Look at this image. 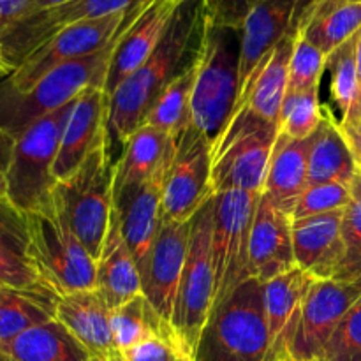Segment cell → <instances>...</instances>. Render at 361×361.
Listing matches in <instances>:
<instances>
[{
    "mask_svg": "<svg viewBox=\"0 0 361 361\" xmlns=\"http://www.w3.org/2000/svg\"><path fill=\"white\" fill-rule=\"evenodd\" d=\"M300 2L302 0H261L245 18L240 28L238 95L259 63L293 28Z\"/></svg>",
    "mask_w": 361,
    "mask_h": 361,
    "instance_id": "obj_22",
    "label": "cell"
},
{
    "mask_svg": "<svg viewBox=\"0 0 361 361\" xmlns=\"http://www.w3.org/2000/svg\"><path fill=\"white\" fill-rule=\"evenodd\" d=\"M210 23L207 0H183L157 48L109 95L106 136L115 161L164 88L197 62Z\"/></svg>",
    "mask_w": 361,
    "mask_h": 361,
    "instance_id": "obj_1",
    "label": "cell"
},
{
    "mask_svg": "<svg viewBox=\"0 0 361 361\" xmlns=\"http://www.w3.org/2000/svg\"><path fill=\"white\" fill-rule=\"evenodd\" d=\"M295 37L296 32L291 28L254 71L236 101V104L247 102L257 115L271 123H279L282 102L289 90V62Z\"/></svg>",
    "mask_w": 361,
    "mask_h": 361,
    "instance_id": "obj_26",
    "label": "cell"
},
{
    "mask_svg": "<svg viewBox=\"0 0 361 361\" xmlns=\"http://www.w3.org/2000/svg\"><path fill=\"white\" fill-rule=\"evenodd\" d=\"M169 159L150 180L123 189L113 197V204L118 212L123 240L136 261L140 277L147 267L152 247L162 224V185H164Z\"/></svg>",
    "mask_w": 361,
    "mask_h": 361,
    "instance_id": "obj_16",
    "label": "cell"
},
{
    "mask_svg": "<svg viewBox=\"0 0 361 361\" xmlns=\"http://www.w3.org/2000/svg\"><path fill=\"white\" fill-rule=\"evenodd\" d=\"M111 310L95 289L71 293L56 300L55 319L87 349L90 358L109 360L116 355L109 324Z\"/></svg>",
    "mask_w": 361,
    "mask_h": 361,
    "instance_id": "obj_23",
    "label": "cell"
},
{
    "mask_svg": "<svg viewBox=\"0 0 361 361\" xmlns=\"http://www.w3.org/2000/svg\"><path fill=\"white\" fill-rule=\"evenodd\" d=\"M296 32V30H295ZM326 59L312 42L296 34L289 62V90L302 92L321 87V78L326 69Z\"/></svg>",
    "mask_w": 361,
    "mask_h": 361,
    "instance_id": "obj_38",
    "label": "cell"
},
{
    "mask_svg": "<svg viewBox=\"0 0 361 361\" xmlns=\"http://www.w3.org/2000/svg\"><path fill=\"white\" fill-rule=\"evenodd\" d=\"M212 145L192 123L180 134L162 185V219L189 222L212 194Z\"/></svg>",
    "mask_w": 361,
    "mask_h": 361,
    "instance_id": "obj_13",
    "label": "cell"
},
{
    "mask_svg": "<svg viewBox=\"0 0 361 361\" xmlns=\"http://www.w3.org/2000/svg\"><path fill=\"white\" fill-rule=\"evenodd\" d=\"M356 35L326 59V69L330 73V94L335 108L341 113L338 123L349 118L358 101L360 81L358 67H356Z\"/></svg>",
    "mask_w": 361,
    "mask_h": 361,
    "instance_id": "obj_34",
    "label": "cell"
},
{
    "mask_svg": "<svg viewBox=\"0 0 361 361\" xmlns=\"http://www.w3.org/2000/svg\"><path fill=\"white\" fill-rule=\"evenodd\" d=\"M295 267L291 217L261 192L250 233V279L267 284Z\"/></svg>",
    "mask_w": 361,
    "mask_h": 361,
    "instance_id": "obj_17",
    "label": "cell"
},
{
    "mask_svg": "<svg viewBox=\"0 0 361 361\" xmlns=\"http://www.w3.org/2000/svg\"><path fill=\"white\" fill-rule=\"evenodd\" d=\"M109 324L113 342L120 355H126L134 345L152 337H178L173 324L155 312L145 295L136 296L118 309L111 310Z\"/></svg>",
    "mask_w": 361,
    "mask_h": 361,
    "instance_id": "obj_32",
    "label": "cell"
},
{
    "mask_svg": "<svg viewBox=\"0 0 361 361\" xmlns=\"http://www.w3.org/2000/svg\"><path fill=\"white\" fill-rule=\"evenodd\" d=\"M317 361H361V298L345 314Z\"/></svg>",
    "mask_w": 361,
    "mask_h": 361,
    "instance_id": "obj_39",
    "label": "cell"
},
{
    "mask_svg": "<svg viewBox=\"0 0 361 361\" xmlns=\"http://www.w3.org/2000/svg\"><path fill=\"white\" fill-rule=\"evenodd\" d=\"M189 222H171L162 219L161 229L152 247L150 257L141 274V289L155 312L173 323L180 279L185 267L190 236Z\"/></svg>",
    "mask_w": 361,
    "mask_h": 361,
    "instance_id": "obj_15",
    "label": "cell"
},
{
    "mask_svg": "<svg viewBox=\"0 0 361 361\" xmlns=\"http://www.w3.org/2000/svg\"><path fill=\"white\" fill-rule=\"evenodd\" d=\"M342 240L344 261L335 281H356L361 279V171L351 182V200L342 217Z\"/></svg>",
    "mask_w": 361,
    "mask_h": 361,
    "instance_id": "obj_36",
    "label": "cell"
},
{
    "mask_svg": "<svg viewBox=\"0 0 361 361\" xmlns=\"http://www.w3.org/2000/svg\"><path fill=\"white\" fill-rule=\"evenodd\" d=\"M0 361H18V360L13 358V356H11L9 353L4 351V349H0Z\"/></svg>",
    "mask_w": 361,
    "mask_h": 361,
    "instance_id": "obj_47",
    "label": "cell"
},
{
    "mask_svg": "<svg viewBox=\"0 0 361 361\" xmlns=\"http://www.w3.org/2000/svg\"><path fill=\"white\" fill-rule=\"evenodd\" d=\"M358 173L348 141L331 113H324L312 137L309 155V185L351 183Z\"/></svg>",
    "mask_w": 361,
    "mask_h": 361,
    "instance_id": "obj_29",
    "label": "cell"
},
{
    "mask_svg": "<svg viewBox=\"0 0 361 361\" xmlns=\"http://www.w3.org/2000/svg\"><path fill=\"white\" fill-rule=\"evenodd\" d=\"M196 69L197 62L164 88L143 123L155 127L171 137H178L187 129L190 123V97Z\"/></svg>",
    "mask_w": 361,
    "mask_h": 361,
    "instance_id": "obj_33",
    "label": "cell"
},
{
    "mask_svg": "<svg viewBox=\"0 0 361 361\" xmlns=\"http://www.w3.org/2000/svg\"><path fill=\"white\" fill-rule=\"evenodd\" d=\"M293 28L330 56L361 30V2L316 0L296 13Z\"/></svg>",
    "mask_w": 361,
    "mask_h": 361,
    "instance_id": "obj_24",
    "label": "cell"
},
{
    "mask_svg": "<svg viewBox=\"0 0 361 361\" xmlns=\"http://www.w3.org/2000/svg\"><path fill=\"white\" fill-rule=\"evenodd\" d=\"M147 0H73L20 18L0 30V73L11 74L59 32L74 23L111 16Z\"/></svg>",
    "mask_w": 361,
    "mask_h": 361,
    "instance_id": "obj_11",
    "label": "cell"
},
{
    "mask_svg": "<svg viewBox=\"0 0 361 361\" xmlns=\"http://www.w3.org/2000/svg\"><path fill=\"white\" fill-rule=\"evenodd\" d=\"M289 361H298V360H289Z\"/></svg>",
    "mask_w": 361,
    "mask_h": 361,
    "instance_id": "obj_50",
    "label": "cell"
},
{
    "mask_svg": "<svg viewBox=\"0 0 361 361\" xmlns=\"http://www.w3.org/2000/svg\"><path fill=\"white\" fill-rule=\"evenodd\" d=\"M74 101L32 123L13 140L6 168L7 200L23 214L41 210L51 200L56 183L53 168Z\"/></svg>",
    "mask_w": 361,
    "mask_h": 361,
    "instance_id": "obj_8",
    "label": "cell"
},
{
    "mask_svg": "<svg viewBox=\"0 0 361 361\" xmlns=\"http://www.w3.org/2000/svg\"><path fill=\"white\" fill-rule=\"evenodd\" d=\"M95 264H97V291L101 293L109 310L118 309L123 303L143 295L140 271L123 240L115 204H113L104 245Z\"/></svg>",
    "mask_w": 361,
    "mask_h": 361,
    "instance_id": "obj_25",
    "label": "cell"
},
{
    "mask_svg": "<svg viewBox=\"0 0 361 361\" xmlns=\"http://www.w3.org/2000/svg\"><path fill=\"white\" fill-rule=\"evenodd\" d=\"M356 67H358V81H360V94H358V101H356L355 108H353L351 115L345 122H351V120H358L361 118V30L356 35ZM342 122V123H345Z\"/></svg>",
    "mask_w": 361,
    "mask_h": 361,
    "instance_id": "obj_46",
    "label": "cell"
},
{
    "mask_svg": "<svg viewBox=\"0 0 361 361\" xmlns=\"http://www.w3.org/2000/svg\"><path fill=\"white\" fill-rule=\"evenodd\" d=\"M88 361H104V360H99V358H90Z\"/></svg>",
    "mask_w": 361,
    "mask_h": 361,
    "instance_id": "obj_49",
    "label": "cell"
},
{
    "mask_svg": "<svg viewBox=\"0 0 361 361\" xmlns=\"http://www.w3.org/2000/svg\"><path fill=\"white\" fill-rule=\"evenodd\" d=\"M317 279L309 271L295 267L293 270L263 284L264 312L270 334L268 361H286L291 349L293 337L298 326L305 296Z\"/></svg>",
    "mask_w": 361,
    "mask_h": 361,
    "instance_id": "obj_20",
    "label": "cell"
},
{
    "mask_svg": "<svg viewBox=\"0 0 361 361\" xmlns=\"http://www.w3.org/2000/svg\"><path fill=\"white\" fill-rule=\"evenodd\" d=\"M27 215L28 257L56 296L97 288V264L78 240L55 197Z\"/></svg>",
    "mask_w": 361,
    "mask_h": 361,
    "instance_id": "obj_7",
    "label": "cell"
},
{
    "mask_svg": "<svg viewBox=\"0 0 361 361\" xmlns=\"http://www.w3.org/2000/svg\"><path fill=\"white\" fill-rule=\"evenodd\" d=\"M4 349L18 361H88L87 349L56 319L18 335Z\"/></svg>",
    "mask_w": 361,
    "mask_h": 361,
    "instance_id": "obj_30",
    "label": "cell"
},
{
    "mask_svg": "<svg viewBox=\"0 0 361 361\" xmlns=\"http://www.w3.org/2000/svg\"><path fill=\"white\" fill-rule=\"evenodd\" d=\"M242 32L210 23L197 59L190 97V123L210 145L217 141L238 101Z\"/></svg>",
    "mask_w": 361,
    "mask_h": 361,
    "instance_id": "obj_6",
    "label": "cell"
},
{
    "mask_svg": "<svg viewBox=\"0 0 361 361\" xmlns=\"http://www.w3.org/2000/svg\"><path fill=\"white\" fill-rule=\"evenodd\" d=\"M137 4L133 9L111 16L95 18V20L80 21L63 28L51 41L35 49L14 73L4 74L6 81L18 92H25L34 87L42 76L62 63L83 59L108 46L130 21L140 16L147 4Z\"/></svg>",
    "mask_w": 361,
    "mask_h": 361,
    "instance_id": "obj_12",
    "label": "cell"
},
{
    "mask_svg": "<svg viewBox=\"0 0 361 361\" xmlns=\"http://www.w3.org/2000/svg\"><path fill=\"white\" fill-rule=\"evenodd\" d=\"M182 2L183 0H150L143 13L123 32L106 78L104 92L108 97L157 48Z\"/></svg>",
    "mask_w": 361,
    "mask_h": 361,
    "instance_id": "obj_18",
    "label": "cell"
},
{
    "mask_svg": "<svg viewBox=\"0 0 361 361\" xmlns=\"http://www.w3.org/2000/svg\"><path fill=\"white\" fill-rule=\"evenodd\" d=\"M277 136V123L264 120L247 102H238L212 145V194L263 192Z\"/></svg>",
    "mask_w": 361,
    "mask_h": 361,
    "instance_id": "obj_3",
    "label": "cell"
},
{
    "mask_svg": "<svg viewBox=\"0 0 361 361\" xmlns=\"http://www.w3.org/2000/svg\"><path fill=\"white\" fill-rule=\"evenodd\" d=\"M351 200V183H317L309 185L296 200L291 210V221L295 219L316 217L344 210Z\"/></svg>",
    "mask_w": 361,
    "mask_h": 361,
    "instance_id": "obj_37",
    "label": "cell"
},
{
    "mask_svg": "<svg viewBox=\"0 0 361 361\" xmlns=\"http://www.w3.org/2000/svg\"><path fill=\"white\" fill-rule=\"evenodd\" d=\"M32 0H0V30L25 16Z\"/></svg>",
    "mask_w": 361,
    "mask_h": 361,
    "instance_id": "obj_43",
    "label": "cell"
},
{
    "mask_svg": "<svg viewBox=\"0 0 361 361\" xmlns=\"http://www.w3.org/2000/svg\"><path fill=\"white\" fill-rule=\"evenodd\" d=\"M312 2H316V0H302V2H300V6H298V11L302 9V7L309 6V4H312ZM356 2H361V0H356ZM298 11H296V13H298Z\"/></svg>",
    "mask_w": 361,
    "mask_h": 361,
    "instance_id": "obj_48",
    "label": "cell"
},
{
    "mask_svg": "<svg viewBox=\"0 0 361 361\" xmlns=\"http://www.w3.org/2000/svg\"><path fill=\"white\" fill-rule=\"evenodd\" d=\"M361 298V279L316 281L305 296L288 360L317 361L345 314Z\"/></svg>",
    "mask_w": 361,
    "mask_h": 361,
    "instance_id": "obj_14",
    "label": "cell"
},
{
    "mask_svg": "<svg viewBox=\"0 0 361 361\" xmlns=\"http://www.w3.org/2000/svg\"><path fill=\"white\" fill-rule=\"evenodd\" d=\"M270 334L263 284L243 282L210 312L192 351V361H268Z\"/></svg>",
    "mask_w": 361,
    "mask_h": 361,
    "instance_id": "obj_4",
    "label": "cell"
},
{
    "mask_svg": "<svg viewBox=\"0 0 361 361\" xmlns=\"http://www.w3.org/2000/svg\"><path fill=\"white\" fill-rule=\"evenodd\" d=\"M59 296L0 286V348L37 324L55 319Z\"/></svg>",
    "mask_w": 361,
    "mask_h": 361,
    "instance_id": "obj_31",
    "label": "cell"
},
{
    "mask_svg": "<svg viewBox=\"0 0 361 361\" xmlns=\"http://www.w3.org/2000/svg\"><path fill=\"white\" fill-rule=\"evenodd\" d=\"M344 210L291 221L296 267L317 281H335L344 261Z\"/></svg>",
    "mask_w": 361,
    "mask_h": 361,
    "instance_id": "obj_19",
    "label": "cell"
},
{
    "mask_svg": "<svg viewBox=\"0 0 361 361\" xmlns=\"http://www.w3.org/2000/svg\"><path fill=\"white\" fill-rule=\"evenodd\" d=\"M0 245L28 257L27 215L7 197H0Z\"/></svg>",
    "mask_w": 361,
    "mask_h": 361,
    "instance_id": "obj_41",
    "label": "cell"
},
{
    "mask_svg": "<svg viewBox=\"0 0 361 361\" xmlns=\"http://www.w3.org/2000/svg\"><path fill=\"white\" fill-rule=\"evenodd\" d=\"M345 141H348L351 154L356 161V168L361 171V118L351 120V122L338 123Z\"/></svg>",
    "mask_w": 361,
    "mask_h": 361,
    "instance_id": "obj_44",
    "label": "cell"
},
{
    "mask_svg": "<svg viewBox=\"0 0 361 361\" xmlns=\"http://www.w3.org/2000/svg\"><path fill=\"white\" fill-rule=\"evenodd\" d=\"M0 286L23 289V291L55 295L42 281L41 274L30 257L21 256L7 247L0 245ZM56 296V295H55Z\"/></svg>",
    "mask_w": 361,
    "mask_h": 361,
    "instance_id": "obj_40",
    "label": "cell"
},
{
    "mask_svg": "<svg viewBox=\"0 0 361 361\" xmlns=\"http://www.w3.org/2000/svg\"><path fill=\"white\" fill-rule=\"evenodd\" d=\"M261 0H207L212 25L226 28H242L250 11Z\"/></svg>",
    "mask_w": 361,
    "mask_h": 361,
    "instance_id": "obj_42",
    "label": "cell"
},
{
    "mask_svg": "<svg viewBox=\"0 0 361 361\" xmlns=\"http://www.w3.org/2000/svg\"><path fill=\"white\" fill-rule=\"evenodd\" d=\"M129 25L108 46L83 59L55 67L25 92L14 90L0 73V134L16 140L32 123L73 102L87 88H104L113 53Z\"/></svg>",
    "mask_w": 361,
    "mask_h": 361,
    "instance_id": "obj_2",
    "label": "cell"
},
{
    "mask_svg": "<svg viewBox=\"0 0 361 361\" xmlns=\"http://www.w3.org/2000/svg\"><path fill=\"white\" fill-rule=\"evenodd\" d=\"M178 137H171L155 127L141 123L127 137L115 162L113 197L123 189L150 180L171 157Z\"/></svg>",
    "mask_w": 361,
    "mask_h": 361,
    "instance_id": "obj_28",
    "label": "cell"
},
{
    "mask_svg": "<svg viewBox=\"0 0 361 361\" xmlns=\"http://www.w3.org/2000/svg\"><path fill=\"white\" fill-rule=\"evenodd\" d=\"M11 147L13 140L4 134H0V197H7V182H6V168L9 161Z\"/></svg>",
    "mask_w": 361,
    "mask_h": 361,
    "instance_id": "obj_45",
    "label": "cell"
},
{
    "mask_svg": "<svg viewBox=\"0 0 361 361\" xmlns=\"http://www.w3.org/2000/svg\"><path fill=\"white\" fill-rule=\"evenodd\" d=\"M323 109L319 102V88L288 92L279 116V134L291 140H307L323 122Z\"/></svg>",
    "mask_w": 361,
    "mask_h": 361,
    "instance_id": "obj_35",
    "label": "cell"
},
{
    "mask_svg": "<svg viewBox=\"0 0 361 361\" xmlns=\"http://www.w3.org/2000/svg\"><path fill=\"white\" fill-rule=\"evenodd\" d=\"M312 137L291 140L279 134L268 164L263 194L275 204L291 215L300 194L309 187V155Z\"/></svg>",
    "mask_w": 361,
    "mask_h": 361,
    "instance_id": "obj_27",
    "label": "cell"
},
{
    "mask_svg": "<svg viewBox=\"0 0 361 361\" xmlns=\"http://www.w3.org/2000/svg\"><path fill=\"white\" fill-rule=\"evenodd\" d=\"M261 194L228 190L214 196L212 259L215 274L214 305L224 303L250 279L249 252L254 215Z\"/></svg>",
    "mask_w": 361,
    "mask_h": 361,
    "instance_id": "obj_10",
    "label": "cell"
},
{
    "mask_svg": "<svg viewBox=\"0 0 361 361\" xmlns=\"http://www.w3.org/2000/svg\"><path fill=\"white\" fill-rule=\"evenodd\" d=\"M106 116H108V95L104 88L90 87L78 95L73 111L63 127L55 168H53V176L56 182L76 171L78 166L104 136Z\"/></svg>",
    "mask_w": 361,
    "mask_h": 361,
    "instance_id": "obj_21",
    "label": "cell"
},
{
    "mask_svg": "<svg viewBox=\"0 0 361 361\" xmlns=\"http://www.w3.org/2000/svg\"><path fill=\"white\" fill-rule=\"evenodd\" d=\"M113 183L115 159L104 134L76 171L59 180L53 189V197L67 224L95 261L104 245L111 219Z\"/></svg>",
    "mask_w": 361,
    "mask_h": 361,
    "instance_id": "obj_5",
    "label": "cell"
},
{
    "mask_svg": "<svg viewBox=\"0 0 361 361\" xmlns=\"http://www.w3.org/2000/svg\"><path fill=\"white\" fill-rule=\"evenodd\" d=\"M214 197L192 217L185 267L176 295L173 328L192 355L201 331L210 317L215 296V274L212 259Z\"/></svg>",
    "mask_w": 361,
    "mask_h": 361,
    "instance_id": "obj_9",
    "label": "cell"
}]
</instances>
